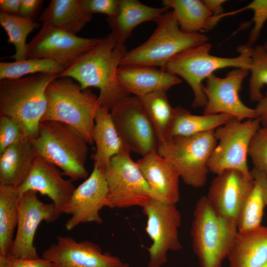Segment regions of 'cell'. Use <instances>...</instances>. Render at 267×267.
I'll return each mask as SVG.
<instances>
[{
  "label": "cell",
  "instance_id": "5bb4252c",
  "mask_svg": "<svg viewBox=\"0 0 267 267\" xmlns=\"http://www.w3.org/2000/svg\"><path fill=\"white\" fill-rule=\"evenodd\" d=\"M18 211V224L8 256L15 259H38L34 244L38 226L44 221L53 222L60 216L52 203L42 202L37 192L31 190L20 194Z\"/></svg>",
  "mask_w": 267,
  "mask_h": 267
},
{
  "label": "cell",
  "instance_id": "7c38bea8",
  "mask_svg": "<svg viewBox=\"0 0 267 267\" xmlns=\"http://www.w3.org/2000/svg\"><path fill=\"white\" fill-rule=\"evenodd\" d=\"M110 112L130 152L142 157L157 151L158 142L155 130L139 97L130 95L115 105Z\"/></svg>",
  "mask_w": 267,
  "mask_h": 267
},
{
  "label": "cell",
  "instance_id": "1f68e13d",
  "mask_svg": "<svg viewBox=\"0 0 267 267\" xmlns=\"http://www.w3.org/2000/svg\"><path fill=\"white\" fill-rule=\"evenodd\" d=\"M65 69L46 58H29L22 61L0 62V80L17 79L27 75L46 73L59 75Z\"/></svg>",
  "mask_w": 267,
  "mask_h": 267
},
{
  "label": "cell",
  "instance_id": "277c9868",
  "mask_svg": "<svg viewBox=\"0 0 267 267\" xmlns=\"http://www.w3.org/2000/svg\"><path fill=\"white\" fill-rule=\"evenodd\" d=\"M30 140L37 155L61 169L72 181L89 177L86 168L89 144L72 127L57 121H43L37 136Z\"/></svg>",
  "mask_w": 267,
  "mask_h": 267
},
{
  "label": "cell",
  "instance_id": "ee69618b",
  "mask_svg": "<svg viewBox=\"0 0 267 267\" xmlns=\"http://www.w3.org/2000/svg\"><path fill=\"white\" fill-rule=\"evenodd\" d=\"M205 5L214 16H219L223 13L222 5L226 2L224 0H203Z\"/></svg>",
  "mask_w": 267,
  "mask_h": 267
},
{
  "label": "cell",
  "instance_id": "b9f144b4",
  "mask_svg": "<svg viewBox=\"0 0 267 267\" xmlns=\"http://www.w3.org/2000/svg\"><path fill=\"white\" fill-rule=\"evenodd\" d=\"M255 110L261 125L263 127L267 128V92L257 102Z\"/></svg>",
  "mask_w": 267,
  "mask_h": 267
},
{
  "label": "cell",
  "instance_id": "8992f818",
  "mask_svg": "<svg viewBox=\"0 0 267 267\" xmlns=\"http://www.w3.org/2000/svg\"><path fill=\"white\" fill-rule=\"evenodd\" d=\"M211 44L207 42L178 54L167 63L166 71L183 79L191 88L193 108L204 107L207 99L202 84L218 70L227 67L250 70L253 47L245 44L237 48L238 55L234 57H222L211 55Z\"/></svg>",
  "mask_w": 267,
  "mask_h": 267
},
{
  "label": "cell",
  "instance_id": "d4e9b609",
  "mask_svg": "<svg viewBox=\"0 0 267 267\" xmlns=\"http://www.w3.org/2000/svg\"><path fill=\"white\" fill-rule=\"evenodd\" d=\"M229 267H259L267 261V226L238 232L226 258Z\"/></svg>",
  "mask_w": 267,
  "mask_h": 267
},
{
  "label": "cell",
  "instance_id": "f6af8a7d",
  "mask_svg": "<svg viewBox=\"0 0 267 267\" xmlns=\"http://www.w3.org/2000/svg\"><path fill=\"white\" fill-rule=\"evenodd\" d=\"M121 267H130V266L127 263H123Z\"/></svg>",
  "mask_w": 267,
  "mask_h": 267
},
{
  "label": "cell",
  "instance_id": "6da1fadb",
  "mask_svg": "<svg viewBox=\"0 0 267 267\" xmlns=\"http://www.w3.org/2000/svg\"><path fill=\"white\" fill-rule=\"evenodd\" d=\"M127 51L125 44L118 43L110 33L101 38L94 47L79 57L59 77L76 81L83 89L91 87L99 89L100 106L110 111L130 95L122 88L117 79L118 69Z\"/></svg>",
  "mask_w": 267,
  "mask_h": 267
},
{
  "label": "cell",
  "instance_id": "f35d334b",
  "mask_svg": "<svg viewBox=\"0 0 267 267\" xmlns=\"http://www.w3.org/2000/svg\"><path fill=\"white\" fill-rule=\"evenodd\" d=\"M0 267H53L49 261L39 258L36 259H15L8 257Z\"/></svg>",
  "mask_w": 267,
  "mask_h": 267
},
{
  "label": "cell",
  "instance_id": "7a4b0ae2",
  "mask_svg": "<svg viewBox=\"0 0 267 267\" xmlns=\"http://www.w3.org/2000/svg\"><path fill=\"white\" fill-rule=\"evenodd\" d=\"M56 74L39 73L0 81V116L15 120L25 137L36 138L46 110V89Z\"/></svg>",
  "mask_w": 267,
  "mask_h": 267
},
{
  "label": "cell",
  "instance_id": "ab89813d",
  "mask_svg": "<svg viewBox=\"0 0 267 267\" xmlns=\"http://www.w3.org/2000/svg\"><path fill=\"white\" fill-rule=\"evenodd\" d=\"M41 0H21L19 15L23 17L32 18L43 2Z\"/></svg>",
  "mask_w": 267,
  "mask_h": 267
},
{
  "label": "cell",
  "instance_id": "52a82bcc",
  "mask_svg": "<svg viewBox=\"0 0 267 267\" xmlns=\"http://www.w3.org/2000/svg\"><path fill=\"white\" fill-rule=\"evenodd\" d=\"M156 23L151 36L140 45L127 51L120 65H145L164 69L178 54L208 42L204 34L181 31L172 10L164 13Z\"/></svg>",
  "mask_w": 267,
  "mask_h": 267
},
{
  "label": "cell",
  "instance_id": "484cf974",
  "mask_svg": "<svg viewBox=\"0 0 267 267\" xmlns=\"http://www.w3.org/2000/svg\"><path fill=\"white\" fill-rule=\"evenodd\" d=\"M162 3L172 9L181 30L187 33L209 31L222 18L231 15L228 12L214 16L200 0H164Z\"/></svg>",
  "mask_w": 267,
  "mask_h": 267
},
{
  "label": "cell",
  "instance_id": "8d00e7d4",
  "mask_svg": "<svg viewBox=\"0 0 267 267\" xmlns=\"http://www.w3.org/2000/svg\"><path fill=\"white\" fill-rule=\"evenodd\" d=\"M24 136L21 127L15 120L0 116V154Z\"/></svg>",
  "mask_w": 267,
  "mask_h": 267
},
{
  "label": "cell",
  "instance_id": "f546056e",
  "mask_svg": "<svg viewBox=\"0 0 267 267\" xmlns=\"http://www.w3.org/2000/svg\"><path fill=\"white\" fill-rule=\"evenodd\" d=\"M139 98L152 124L159 146L168 140L174 108L171 106L165 91L153 92Z\"/></svg>",
  "mask_w": 267,
  "mask_h": 267
},
{
  "label": "cell",
  "instance_id": "5b68a950",
  "mask_svg": "<svg viewBox=\"0 0 267 267\" xmlns=\"http://www.w3.org/2000/svg\"><path fill=\"white\" fill-rule=\"evenodd\" d=\"M238 233L237 224L219 215L206 195L197 201L190 235L199 267H222Z\"/></svg>",
  "mask_w": 267,
  "mask_h": 267
},
{
  "label": "cell",
  "instance_id": "f1b7e54d",
  "mask_svg": "<svg viewBox=\"0 0 267 267\" xmlns=\"http://www.w3.org/2000/svg\"><path fill=\"white\" fill-rule=\"evenodd\" d=\"M174 117L168 140L174 137L189 136L215 131L235 118L231 115L224 114L193 115L180 106L174 107Z\"/></svg>",
  "mask_w": 267,
  "mask_h": 267
},
{
  "label": "cell",
  "instance_id": "8fae6325",
  "mask_svg": "<svg viewBox=\"0 0 267 267\" xmlns=\"http://www.w3.org/2000/svg\"><path fill=\"white\" fill-rule=\"evenodd\" d=\"M146 216L145 231L152 240L147 248L148 267H162L167 262L169 251L182 249L178 235L181 214L176 204H168L150 199L142 207Z\"/></svg>",
  "mask_w": 267,
  "mask_h": 267
},
{
  "label": "cell",
  "instance_id": "d6a6232c",
  "mask_svg": "<svg viewBox=\"0 0 267 267\" xmlns=\"http://www.w3.org/2000/svg\"><path fill=\"white\" fill-rule=\"evenodd\" d=\"M266 206L261 189L255 183L242 209L237 222L238 231L245 232L262 225Z\"/></svg>",
  "mask_w": 267,
  "mask_h": 267
},
{
  "label": "cell",
  "instance_id": "d590c367",
  "mask_svg": "<svg viewBox=\"0 0 267 267\" xmlns=\"http://www.w3.org/2000/svg\"><path fill=\"white\" fill-rule=\"evenodd\" d=\"M250 9L254 15L251 22L254 27L251 31L248 41V44L252 46L260 34L262 28L267 21V0H254L245 6L235 10L236 14L242 11Z\"/></svg>",
  "mask_w": 267,
  "mask_h": 267
},
{
  "label": "cell",
  "instance_id": "7bdbcfd3",
  "mask_svg": "<svg viewBox=\"0 0 267 267\" xmlns=\"http://www.w3.org/2000/svg\"><path fill=\"white\" fill-rule=\"evenodd\" d=\"M21 0H0V12L19 15Z\"/></svg>",
  "mask_w": 267,
  "mask_h": 267
},
{
  "label": "cell",
  "instance_id": "ac0fdd59",
  "mask_svg": "<svg viewBox=\"0 0 267 267\" xmlns=\"http://www.w3.org/2000/svg\"><path fill=\"white\" fill-rule=\"evenodd\" d=\"M249 178L236 170H227L212 180L206 195L215 212L237 224L243 206L255 185Z\"/></svg>",
  "mask_w": 267,
  "mask_h": 267
},
{
  "label": "cell",
  "instance_id": "4fadbf2b",
  "mask_svg": "<svg viewBox=\"0 0 267 267\" xmlns=\"http://www.w3.org/2000/svg\"><path fill=\"white\" fill-rule=\"evenodd\" d=\"M101 38H87L46 25L27 44V59L52 60L65 69L92 49Z\"/></svg>",
  "mask_w": 267,
  "mask_h": 267
},
{
  "label": "cell",
  "instance_id": "ffe728a7",
  "mask_svg": "<svg viewBox=\"0 0 267 267\" xmlns=\"http://www.w3.org/2000/svg\"><path fill=\"white\" fill-rule=\"evenodd\" d=\"M135 162L148 185L152 199L168 204L178 202L180 176L171 162L157 151Z\"/></svg>",
  "mask_w": 267,
  "mask_h": 267
},
{
  "label": "cell",
  "instance_id": "83f0119b",
  "mask_svg": "<svg viewBox=\"0 0 267 267\" xmlns=\"http://www.w3.org/2000/svg\"><path fill=\"white\" fill-rule=\"evenodd\" d=\"M18 188L0 184V266L7 258L18 221Z\"/></svg>",
  "mask_w": 267,
  "mask_h": 267
},
{
  "label": "cell",
  "instance_id": "9c48e42d",
  "mask_svg": "<svg viewBox=\"0 0 267 267\" xmlns=\"http://www.w3.org/2000/svg\"><path fill=\"white\" fill-rule=\"evenodd\" d=\"M261 125L258 118L245 121L233 118L216 129L214 133L217 144L208 161L209 171L218 175L233 169L252 177L247 157L251 139Z\"/></svg>",
  "mask_w": 267,
  "mask_h": 267
},
{
  "label": "cell",
  "instance_id": "3957f363",
  "mask_svg": "<svg viewBox=\"0 0 267 267\" xmlns=\"http://www.w3.org/2000/svg\"><path fill=\"white\" fill-rule=\"evenodd\" d=\"M47 105L41 122L53 121L67 124L78 131L92 145L94 119L100 106L98 96L68 77H58L46 89Z\"/></svg>",
  "mask_w": 267,
  "mask_h": 267
},
{
  "label": "cell",
  "instance_id": "d6986e66",
  "mask_svg": "<svg viewBox=\"0 0 267 267\" xmlns=\"http://www.w3.org/2000/svg\"><path fill=\"white\" fill-rule=\"evenodd\" d=\"M72 181L65 179L56 166L37 155L30 173L18 190L20 194L31 190L47 196L60 216L76 188Z\"/></svg>",
  "mask_w": 267,
  "mask_h": 267
},
{
  "label": "cell",
  "instance_id": "2e32d148",
  "mask_svg": "<svg viewBox=\"0 0 267 267\" xmlns=\"http://www.w3.org/2000/svg\"><path fill=\"white\" fill-rule=\"evenodd\" d=\"M108 188L103 171L93 167L89 177L76 188L63 214L70 215L65 228L71 231L82 223L101 224L99 215L104 207L109 208Z\"/></svg>",
  "mask_w": 267,
  "mask_h": 267
},
{
  "label": "cell",
  "instance_id": "e0dca14e",
  "mask_svg": "<svg viewBox=\"0 0 267 267\" xmlns=\"http://www.w3.org/2000/svg\"><path fill=\"white\" fill-rule=\"evenodd\" d=\"M42 257L53 267H121L124 263L118 257L103 252L97 244L78 241L69 236H57Z\"/></svg>",
  "mask_w": 267,
  "mask_h": 267
},
{
  "label": "cell",
  "instance_id": "7dc6e473",
  "mask_svg": "<svg viewBox=\"0 0 267 267\" xmlns=\"http://www.w3.org/2000/svg\"><path fill=\"white\" fill-rule=\"evenodd\" d=\"M264 47L267 50V41L265 43V44L263 45Z\"/></svg>",
  "mask_w": 267,
  "mask_h": 267
},
{
  "label": "cell",
  "instance_id": "4dcf8cb0",
  "mask_svg": "<svg viewBox=\"0 0 267 267\" xmlns=\"http://www.w3.org/2000/svg\"><path fill=\"white\" fill-rule=\"evenodd\" d=\"M0 24L8 37V42L15 48V53L9 58L15 61L27 59L28 36L40 25L33 18L18 15L0 13Z\"/></svg>",
  "mask_w": 267,
  "mask_h": 267
},
{
  "label": "cell",
  "instance_id": "74e56055",
  "mask_svg": "<svg viewBox=\"0 0 267 267\" xmlns=\"http://www.w3.org/2000/svg\"><path fill=\"white\" fill-rule=\"evenodd\" d=\"M120 0H83V4L85 10L93 15L101 13L111 18L117 14Z\"/></svg>",
  "mask_w": 267,
  "mask_h": 267
},
{
  "label": "cell",
  "instance_id": "cb8c5ba5",
  "mask_svg": "<svg viewBox=\"0 0 267 267\" xmlns=\"http://www.w3.org/2000/svg\"><path fill=\"white\" fill-rule=\"evenodd\" d=\"M94 122L93 139L96 149L93 157V167L103 171L113 157L129 150L122 139L108 108L102 106L98 108Z\"/></svg>",
  "mask_w": 267,
  "mask_h": 267
},
{
  "label": "cell",
  "instance_id": "ba28073f",
  "mask_svg": "<svg viewBox=\"0 0 267 267\" xmlns=\"http://www.w3.org/2000/svg\"><path fill=\"white\" fill-rule=\"evenodd\" d=\"M214 131L172 137L158 147V153L174 165L188 186L198 188L206 183L208 161L217 144Z\"/></svg>",
  "mask_w": 267,
  "mask_h": 267
},
{
  "label": "cell",
  "instance_id": "60d3db41",
  "mask_svg": "<svg viewBox=\"0 0 267 267\" xmlns=\"http://www.w3.org/2000/svg\"><path fill=\"white\" fill-rule=\"evenodd\" d=\"M250 171L255 183L261 189L265 204L267 206V175L253 168Z\"/></svg>",
  "mask_w": 267,
  "mask_h": 267
},
{
  "label": "cell",
  "instance_id": "836d02e7",
  "mask_svg": "<svg viewBox=\"0 0 267 267\" xmlns=\"http://www.w3.org/2000/svg\"><path fill=\"white\" fill-rule=\"evenodd\" d=\"M251 73L249 81V94L251 100L258 102L264 94L262 90L267 85V50L263 45L253 47Z\"/></svg>",
  "mask_w": 267,
  "mask_h": 267
},
{
  "label": "cell",
  "instance_id": "30bf717a",
  "mask_svg": "<svg viewBox=\"0 0 267 267\" xmlns=\"http://www.w3.org/2000/svg\"><path fill=\"white\" fill-rule=\"evenodd\" d=\"M130 153L113 157L103 170L110 208L142 207L152 199L148 185Z\"/></svg>",
  "mask_w": 267,
  "mask_h": 267
},
{
  "label": "cell",
  "instance_id": "7402d4cb",
  "mask_svg": "<svg viewBox=\"0 0 267 267\" xmlns=\"http://www.w3.org/2000/svg\"><path fill=\"white\" fill-rule=\"evenodd\" d=\"M37 156L31 140L25 136L6 148L0 154V184L19 188Z\"/></svg>",
  "mask_w": 267,
  "mask_h": 267
},
{
  "label": "cell",
  "instance_id": "4316f807",
  "mask_svg": "<svg viewBox=\"0 0 267 267\" xmlns=\"http://www.w3.org/2000/svg\"><path fill=\"white\" fill-rule=\"evenodd\" d=\"M92 17L84 8L83 0H52L42 12L39 21L43 25L76 35Z\"/></svg>",
  "mask_w": 267,
  "mask_h": 267
},
{
  "label": "cell",
  "instance_id": "9a60e30c",
  "mask_svg": "<svg viewBox=\"0 0 267 267\" xmlns=\"http://www.w3.org/2000/svg\"><path fill=\"white\" fill-rule=\"evenodd\" d=\"M249 73L247 69L234 68L223 78L211 75L203 86L207 99L203 115L227 114L241 121L257 118L255 108L245 105L239 95L243 81Z\"/></svg>",
  "mask_w": 267,
  "mask_h": 267
},
{
  "label": "cell",
  "instance_id": "e575fe53",
  "mask_svg": "<svg viewBox=\"0 0 267 267\" xmlns=\"http://www.w3.org/2000/svg\"><path fill=\"white\" fill-rule=\"evenodd\" d=\"M248 155L253 168L267 175V128L261 127L250 141Z\"/></svg>",
  "mask_w": 267,
  "mask_h": 267
},
{
  "label": "cell",
  "instance_id": "603a6c76",
  "mask_svg": "<svg viewBox=\"0 0 267 267\" xmlns=\"http://www.w3.org/2000/svg\"><path fill=\"white\" fill-rule=\"evenodd\" d=\"M169 9L163 6L151 7L136 0H120L117 14L113 17H107V21L116 41L125 44L135 27L147 21L156 23Z\"/></svg>",
  "mask_w": 267,
  "mask_h": 267
},
{
  "label": "cell",
  "instance_id": "44dd1931",
  "mask_svg": "<svg viewBox=\"0 0 267 267\" xmlns=\"http://www.w3.org/2000/svg\"><path fill=\"white\" fill-rule=\"evenodd\" d=\"M117 79L124 90L139 98L155 91L167 92L181 83L178 76L164 69L139 65H120Z\"/></svg>",
  "mask_w": 267,
  "mask_h": 267
},
{
  "label": "cell",
  "instance_id": "bcb514c9",
  "mask_svg": "<svg viewBox=\"0 0 267 267\" xmlns=\"http://www.w3.org/2000/svg\"><path fill=\"white\" fill-rule=\"evenodd\" d=\"M259 267H267V261Z\"/></svg>",
  "mask_w": 267,
  "mask_h": 267
}]
</instances>
